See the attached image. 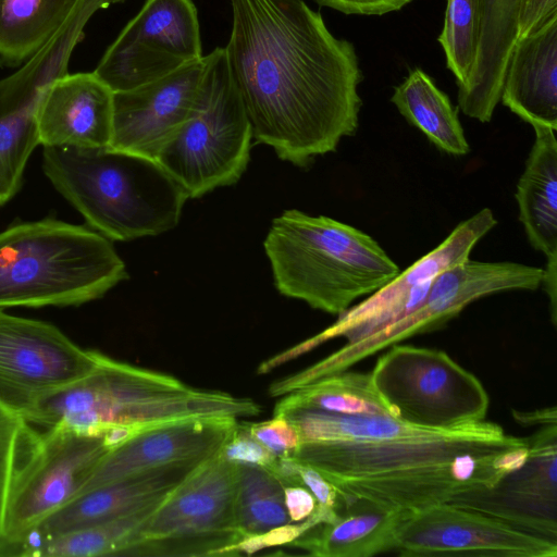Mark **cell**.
<instances>
[{"mask_svg": "<svg viewBox=\"0 0 557 557\" xmlns=\"http://www.w3.org/2000/svg\"><path fill=\"white\" fill-rule=\"evenodd\" d=\"M237 423L231 418H195L148 428L108 450L78 495L149 469L211 459Z\"/></svg>", "mask_w": 557, "mask_h": 557, "instance_id": "20", "label": "cell"}, {"mask_svg": "<svg viewBox=\"0 0 557 557\" xmlns=\"http://www.w3.org/2000/svg\"><path fill=\"white\" fill-rule=\"evenodd\" d=\"M345 14L383 15L398 11L413 0H314Z\"/></svg>", "mask_w": 557, "mask_h": 557, "instance_id": "36", "label": "cell"}, {"mask_svg": "<svg viewBox=\"0 0 557 557\" xmlns=\"http://www.w3.org/2000/svg\"><path fill=\"white\" fill-rule=\"evenodd\" d=\"M391 101L399 113L442 151L453 156L469 153L457 110L421 69H414L395 87Z\"/></svg>", "mask_w": 557, "mask_h": 557, "instance_id": "26", "label": "cell"}, {"mask_svg": "<svg viewBox=\"0 0 557 557\" xmlns=\"http://www.w3.org/2000/svg\"><path fill=\"white\" fill-rule=\"evenodd\" d=\"M249 434L275 456H290L300 444L296 428L282 414L268 421L244 423Z\"/></svg>", "mask_w": 557, "mask_h": 557, "instance_id": "33", "label": "cell"}, {"mask_svg": "<svg viewBox=\"0 0 557 557\" xmlns=\"http://www.w3.org/2000/svg\"><path fill=\"white\" fill-rule=\"evenodd\" d=\"M448 503L557 543V423L529 437L524 463L493 487L461 493Z\"/></svg>", "mask_w": 557, "mask_h": 557, "instance_id": "17", "label": "cell"}, {"mask_svg": "<svg viewBox=\"0 0 557 557\" xmlns=\"http://www.w3.org/2000/svg\"><path fill=\"white\" fill-rule=\"evenodd\" d=\"M235 515L244 537L289 523L282 481L267 468L237 465Z\"/></svg>", "mask_w": 557, "mask_h": 557, "instance_id": "30", "label": "cell"}, {"mask_svg": "<svg viewBox=\"0 0 557 557\" xmlns=\"http://www.w3.org/2000/svg\"><path fill=\"white\" fill-rule=\"evenodd\" d=\"M260 406L225 392L191 387L164 373L99 352L94 368L42 397L25 416L33 426L102 435L116 426L148 429L198 418L256 417Z\"/></svg>", "mask_w": 557, "mask_h": 557, "instance_id": "3", "label": "cell"}, {"mask_svg": "<svg viewBox=\"0 0 557 557\" xmlns=\"http://www.w3.org/2000/svg\"><path fill=\"white\" fill-rule=\"evenodd\" d=\"M127 278L111 240L52 218L0 232V309L79 306Z\"/></svg>", "mask_w": 557, "mask_h": 557, "instance_id": "6", "label": "cell"}, {"mask_svg": "<svg viewBox=\"0 0 557 557\" xmlns=\"http://www.w3.org/2000/svg\"><path fill=\"white\" fill-rule=\"evenodd\" d=\"M158 506L41 541L29 557L120 556Z\"/></svg>", "mask_w": 557, "mask_h": 557, "instance_id": "29", "label": "cell"}, {"mask_svg": "<svg viewBox=\"0 0 557 557\" xmlns=\"http://www.w3.org/2000/svg\"><path fill=\"white\" fill-rule=\"evenodd\" d=\"M515 419L525 425L530 424H552L557 423L556 408H545L532 412H519L517 410L512 411Z\"/></svg>", "mask_w": 557, "mask_h": 557, "instance_id": "39", "label": "cell"}, {"mask_svg": "<svg viewBox=\"0 0 557 557\" xmlns=\"http://www.w3.org/2000/svg\"><path fill=\"white\" fill-rule=\"evenodd\" d=\"M108 450L104 434L65 428L39 432L33 453L8 493L0 556L42 519L75 498Z\"/></svg>", "mask_w": 557, "mask_h": 557, "instance_id": "12", "label": "cell"}, {"mask_svg": "<svg viewBox=\"0 0 557 557\" xmlns=\"http://www.w3.org/2000/svg\"><path fill=\"white\" fill-rule=\"evenodd\" d=\"M206 461L171 463L87 491L42 519L11 546L20 556L28 557L41 541L159 506Z\"/></svg>", "mask_w": 557, "mask_h": 557, "instance_id": "19", "label": "cell"}, {"mask_svg": "<svg viewBox=\"0 0 557 557\" xmlns=\"http://www.w3.org/2000/svg\"><path fill=\"white\" fill-rule=\"evenodd\" d=\"M500 100L531 126L557 131V17L517 38Z\"/></svg>", "mask_w": 557, "mask_h": 557, "instance_id": "22", "label": "cell"}, {"mask_svg": "<svg viewBox=\"0 0 557 557\" xmlns=\"http://www.w3.org/2000/svg\"><path fill=\"white\" fill-rule=\"evenodd\" d=\"M263 246L277 290L331 314H342L400 272L367 233L295 209L272 221Z\"/></svg>", "mask_w": 557, "mask_h": 557, "instance_id": "5", "label": "cell"}, {"mask_svg": "<svg viewBox=\"0 0 557 557\" xmlns=\"http://www.w3.org/2000/svg\"><path fill=\"white\" fill-rule=\"evenodd\" d=\"M39 432L0 404V535L11 483L33 453Z\"/></svg>", "mask_w": 557, "mask_h": 557, "instance_id": "32", "label": "cell"}, {"mask_svg": "<svg viewBox=\"0 0 557 557\" xmlns=\"http://www.w3.org/2000/svg\"><path fill=\"white\" fill-rule=\"evenodd\" d=\"M237 465L221 453L178 485L120 556H223L240 541L235 515Z\"/></svg>", "mask_w": 557, "mask_h": 557, "instance_id": "10", "label": "cell"}, {"mask_svg": "<svg viewBox=\"0 0 557 557\" xmlns=\"http://www.w3.org/2000/svg\"><path fill=\"white\" fill-rule=\"evenodd\" d=\"M395 550L409 557H556L557 543L443 503L408 513L399 524Z\"/></svg>", "mask_w": 557, "mask_h": 557, "instance_id": "16", "label": "cell"}, {"mask_svg": "<svg viewBox=\"0 0 557 557\" xmlns=\"http://www.w3.org/2000/svg\"><path fill=\"white\" fill-rule=\"evenodd\" d=\"M520 0H481L482 28L476 60L467 84L458 89L462 113L490 122L500 92L507 63L518 38Z\"/></svg>", "mask_w": 557, "mask_h": 557, "instance_id": "23", "label": "cell"}, {"mask_svg": "<svg viewBox=\"0 0 557 557\" xmlns=\"http://www.w3.org/2000/svg\"><path fill=\"white\" fill-rule=\"evenodd\" d=\"M42 169L90 227L110 240L174 228L188 199L157 161L111 147H44Z\"/></svg>", "mask_w": 557, "mask_h": 557, "instance_id": "4", "label": "cell"}, {"mask_svg": "<svg viewBox=\"0 0 557 557\" xmlns=\"http://www.w3.org/2000/svg\"><path fill=\"white\" fill-rule=\"evenodd\" d=\"M290 409L389 416L374 391L370 373L345 371L326 375L285 394L275 404L273 414Z\"/></svg>", "mask_w": 557, "mask_h": 557, "instance_id": "28", "label": "cell"}, {"mask_svg": "<svg viewBox=\"0 0 557 557\" xmlns=\"http://www.w3.org/2000/svg\"><path fill=\"white\" fill-rule=\"evenodd\" d=\"M370 375L388 414L406 424L444 431L485 420V388L445 351L394 344Z\"/></svg>", "mask_w": 557, "mask_h": 557, "instance_id": "8", "label": "cell"}, {"mask_svg": "<svg viewBox=\"0 0 557 557\" xmlns=\"http://www.w3.org/2000/svg\"><path fill=\"white\" fill-rule=\"evenodd\" d=\"M528 444L483 420L385 438L300 442L290 457L335 487L342 513L357 503L412 513L493 487L513 470L509 450Z\"/></svg>", "mask_w": 557, "mask_h": 557, "instance_id": "2", "label": "cell"}, {"mask_svg": "<svg viewBox=\"0 0 557 557\" xmlns=\"http://www.w3.org/2000/svg\"><path fill=\"white\" fill-rule=\"evenodd\" d=\"M557 17V0H520L518 38L539 30Z\"/></svg>", "mask_w": 557, "mask_h": 557, "instance_id": "35", "label": "cell"}, {"mask_svg": "<svg viewBox=\"0 0 557 557\" xmlns=\"http://www.w3.org/2000/svg\"><path fill=\"white\" fill-rule=\"evenodd\" d=\"M205 66L203 55L157 81L114 92L110 147L156 161L189 116Z\"/></svg>", "mask_w": 557, "mask_h": 557, "instance_id": "18", "label": "cell"}, {"mask_svg": "<svg viewBox=\"0 0 557 557\" xmlns=\"http://www.w3.org/2000/svg\"><path fill=\"white\" fill-rule=\"evenodd\" d=\"M284 502L290 522L294 523L309 518L318 506L312 493L304 485L284 486Z\"/></svg>", "mask_w": 557, "mask_h": 557, "instance_id": "38", "label": "cell"}, {"mask_svg": "<svg viewBox=\"0 0 557 557\" xmlns=\"http://www.w3.org/2000/svg\"><path fill=\"white\" fill-rule=\"evenodd\" d=\"M76 0H0V65L33 58L65 22Z\"/></svg>", "mask_w": 557, "mask_h": 557, "instance_id": "27", "label": "cell"}, {"mask_svg": "<svg viewBox=\"0 0 557 557\" xmlns=\"http://www.w3.org/2000/svg\"><path fill=\"white\" fill-rule=\"evenodd\" d=\"M98 356L50 323L0 309V404L24 418L42 397L90 371Z\"/></svg>", "mask_w": 557, "mask_h": 557, "instance_id": "15", "label": "cell"}, {"mask_svg": "<svg viewBox=\"0 0 557 557\" xmlns=\"http://www.w3.org/2000/svg\"><path fill=\"white\" fill-rule=\"evenodd\" d=\"M224 47L252 138L308 166L358 129L362 81L351 42L304 0H231Z\"/></svg>", "mask_w": 557, "mask_h": 557, "instance_id": "1", "label": "cell"}, {"mask_svg": "<svg viewBox=\"0 0 557 557\" xmlns=\"http://www.w3.org/2000/svg\"><path fill=\"white\" fill-rule=\"evenodd\" d=\"M496 224L497 220L490 208H483L460 222L436 248L400 271L368 298L349 307L329 329L280 354L278 360H292L337 336H345L348 343L358 341L407 315L425 299L433 280L444 270L469 259L474 246Z\"/></svg>", "mask_w": 557, "mask_h": 557, "instance_id": "14", "label": "cell"}, {"mask_svg": "<svg viewBox=\"0 0 557 557\" xmlns=\"http://www.w3.org/2000/svg\"><path fill=\"white\" fill-rule=\"evenodd\" d=\"M203 57L193 0H146L94 73L113 92L166 76Z\"/></svg>", "mask_w": 557, "mask_h": 557, "instance_id": "13", "label": "cell"}, {"mask_svg": "<svg viewBox=\"0 0 557 557\" xmlns=\"http://www.w3.org/2000/svg\"><path fill=\"white\" fill-rule=\"evenodd\" d=\"M113 95L94 72L57 78L46 89L37 111L40 145L110 147Z\"/></svg>", "mask_w": 557, "mask_h": 557, "instance_id": "21", "label": "cell"}, {"mask_svg": "<svg viewBox=\"0 0 557 557\" xmlns=\"http://www.w3.org/2000/svg\"><path fill=\"white\" fill-rule=\"evenodd\" d=\"M205 61L189 116L156 158L188 198L236 183L250 159L252 129L230 75L224 47L205 55Z\"/></svg>", "mask_w": 557, "mask_h": 557, "instance_id": "7", "label": "cell"}, {"mask_svg": "<svg viewBox=\"0 0 557 557\" xmlns=\"http://www.w3.org/2000/svg\"><path fill=\"white\" fill-rule=\"evenodd\" d=\"M481 0H448L444 26L438 41L446 65L462 88L474 66L481 39Z\"/></svg>", "mask_w": 557, "mask_h": 557, "instance_id": "31", "label": "cell"}, {"mask_svg": "<svg viewBox=\"0 0 557 557\" xmlns=\"http://www.w3.org/2000/svg\"><path fill=\"white\" fill-rule=\"evenodd\" d=\"M124 0H76L65 22L23 66L0 79V206L21 189L24 171L40 145L37 111L48 86L66 75L84 28L99 10Z\"/></svg>", "mask_w": 557, "mask_h": 557, "instance_id": "11", "label": "cell"}, {"mask_svg": "<svg viewBox=\"0 0 557 557\" xmlns=\"http://www.w3.org/2000/svg\"><path fill=\"white\" fill-rule=\"evenodd\" d=\"M298 475L317 499L318 506L336 510L341 515V500L335 487L315 469L298 462Z\"/></svg>", "mask_w": 557, "mask_h": 557, "instance_id": "37", "label": "cell"}, {"mask_svg": "<svg viewBox=\"0 0 557 557\" xmlns=\"http://www.w3.org/2000/svg\"><path fill=\"white\" fill-rule=\"evenodd\" d=\"M543 268L511 261L483 262L470 258L441 272L425 299L407 315L355 342L313 366L284 377L295 391L321 377L346 371L362 359L417 334L443 327L468 305L482 297L511 290H535L542 285Z\"/></svg>", "mask_w": 557, "mask_h": 557, "instance_id": "9", "label": "cell"}, {"mask_svg": "<svg viewBox=\"0 0 557 557\" xmlns=\"http://www.w3.org/2000/svg\"><path fill=\"white\" fill-rule=\"evenodd\" d=\"M534 143L516 191L519 220L529 243L557 260V138L549 127H533Z\"/></svg>", "mask_w": 557, "mask_h": 557, "instance_id": "24", "label": "cell"}, {"mask_svg": "<svg viewBox=\"0 0 557 557\" xmlns=\"http://www.w3.org/2000/svg\"><path fill=\"white\" fill-rule=\"evenodd\" d=\"M223 456L236 465H252L271 469L277 456L253 438L244 423L235 430L222 449Z\"/></svg>", "mask_w": 557, "mask_h": 557, "instance_id": "34", "label": "cell"}, {"mask_svg": "<svg viewBox=\"0 0 557 557\" xmlns=\"http://www.w3.org/2000/svg\"><path fill=\"white\" fill-rule=\"evenodd\" d=\"M408 513L357 503L289 545L318 557H370L395 550L399 524Z\"/></svg>", "mask_w": 557, "mask_h": 557, "instance_id": "25", "label": "cell"}]
</instances>
